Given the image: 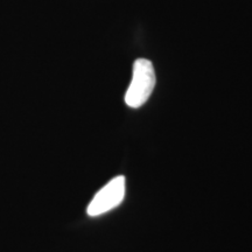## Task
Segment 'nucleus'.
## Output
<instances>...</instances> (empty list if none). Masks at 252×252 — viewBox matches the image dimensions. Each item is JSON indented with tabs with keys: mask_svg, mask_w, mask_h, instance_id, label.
I'll return each instance as SVG.
<instances>
[{
	"mask_svg": "<svg viewBox=\"0 0 252 252\" xmlns=\"http://www.w3.org/2000/svg\"><path fill=\"white\" fill-rule=\"evenodd\" d=\"M156 86V72L152 62L138 59L133 63V76L125 94V103L130 108L138 109L146 103Z\"/></svg>",
	"mask_w": 252,
	"mask_h": 252,
	"instance_id": "obj_1",
	"label": "nucleus"
},
{
	"mask_svg": "<svg viewBox=\"0 0 252 252\" xmlns=\"http://www.w3.org/2000/svg\"><path fill=\"white\" fill-rule=\"evenodd\" d=\"M125 190V176L119 175L112 179L108 185L104 186L98 193L94 195L88 207V215L99 216L115 209L124 200Z\"/></svg>",
	"mask_w": 252,
	"mask_h": 252,
	"instance_id": "obj_2",
	"label": "nucleus"
}]
</instances>
